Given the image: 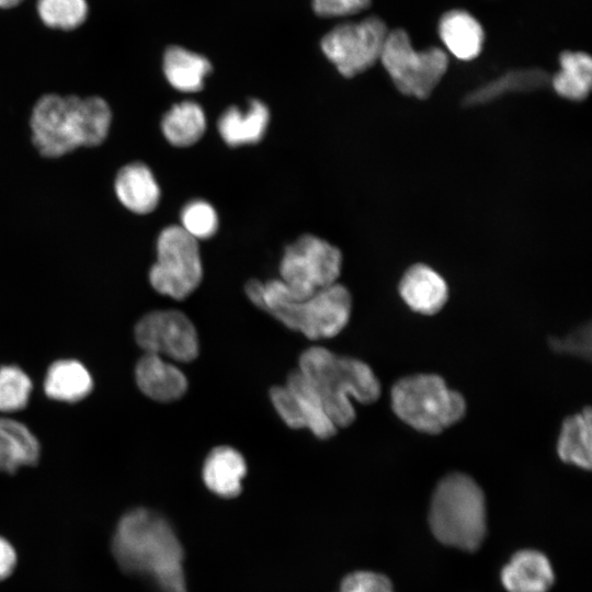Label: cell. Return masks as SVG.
Listing matches in <instances>:
<instances>
[{"label": "cell", "mask_w": 592, "mask_h": 592, "mask_svg": "<svg viewBox=\"0 0 592 592\" xmlns=\"http://www.w3.org/2000/svg\"><path fill=\"white\" fill-rule=\"evenodd\" d=\"M246 294L258 308L310 340L338 335L352 312L351 294L339 283L298 298L278 278L251 280L246 284Z\"/></svg>", "instance_id": "3"}, {"label": "cell", "mask_w": 592, "mask_h": 592, "mask_svg": "<svg viewBox=\"0 0 592 592\" xmlns=\"http://www.w3.org/2000/svg\"><path fill=\"white\" fill-rule=\"evenodd\" d=\"M554 581L548 558L533 549L515 553L501 571V582L508 592H547Z\"/></svg>", "instance_id": "16"}, {"label": "cell", "mask_w": 592, "mask_h": 592, "mask_svg": "<svg viewBox=\"0 0 592 592\" xmlns=\"http://www.w3.org/2000/svg\"><path fill=\"white\" fill-rule=\"evenodd\" d=\"M212 71L209 60L181 46H170L163 55V72L168 82L182 92H197Z\"/></svg>", "instance_id": "23"}, {"label": "cell", "mask_w": 592, "mask_h": 592, "mask_svg": "<svg viewBox=\"0 0 592 592\" xmlns=\"http://www.w3.org/2000/svg\"><path fill=\"white\" fill-rule=\"evenodd\" d=\"M339 592H394V588L386 576L362 570L345 576Z\"/></svg>", "instance_id": "30"}, {"label": "cell", "mask_w": 592, "mask_h": 592, "mask_svg": "<svg viewBox=\"0 0 592 592\" xmlns=\"http://www.w3.org/2000/svg\"><path fill=\"white\" fill-rule=\"evenodd\" d=\"M37 12L47 26L69 31L84 22L88 4L86 0H37Z\"/></svg>", "instance_id": "28"}, {"label": "cell", "mask_w": 592, "mask_h": 592, "mask_svg": "<svg viewBox=\"0 0 592 592\" xmlns=\"http://www.w3.org/2000/svg\"><path fill=\"white\" fill-rule=\"evenodd\" d=\"M112 111L101 96H41L33 106L32 143L46 158H59L80 147H95L109 136Z\"/></svg>", "instance_id": "2"}, {"label": "cell", "mask_w": 592, "mask_h": 592, "mask_svg": "<svg viewBox=\"0 0 592 592\" xmlns=\"http://www.w3.org/2000/svg\"><path fill=\"white\" fill-rule=\"evenodd\" d=\"M429 523L443 544L463 550H477L487 532L485 494L477 482L462 473H452L436 485Z\"/></svg>", "instance_id": "5"}, {"label": "cell", "mask_w": 592, "mask_h": 592, "mask_svg": "<svg viewBox=\"0 0 592 592\" xmlns=\"http://www.w3.org/2000/svg\"><path fill=\"white\" fill-rule=\"evenodd\" d=\"M380 60L402 94L421 100L431 95L448 67L444 50L437 47L415 50L402 29L388 31Z\"/></svg>", "instance_id": "7"}, {"label": "cell", "mask_w": 592, "mask_h": 592, "mask_svg": "<svg viewBox=\"0 0 592 592\" xmlns=\"http://www.w3.org/2000/svg\"><path fill=\"white\" fill-rule=\"evenodd\" d=\"M559 458L581 469L592 465V413L585 407L580 412L565 418L557 440Z\"/></svg>", "instance_id": "22"}, {"label": "cell", "mask_w": 592, "mask_h": 592, "mask_svg": "<svg viewBox=\"0 0 592 592\" xmlns=\"http://www.w3.org/2000/svg\"><path fill=\"white\" fill-rule=\"evenodd\" d=\"M41 457V444L24 423L0 418V473L13 475L23 466H34Z\"/></svg>", "instance_id": "19"}, {"label": "cell", "mask_w": 592, "mask_h": 592, "mask_svg": "<svg viewBox=\"0 0 592 592\" xmlns=\"http://www.w3.org/2000/svg\"><path fill=\"white\" fill-rule=\"evenodd\" d=\"M341 266L342 254L337 247L304 235L285 249L278 280L294 297H306L338 283Z\"/></svg>", "instance_id": "9"}, {"label": "cell", "mask_w": 592, "mask_h": 592, "mask_svg": "<svg viewBox=\"0 0 592 592\" xmlns=\"http://www.w3.org/2000/svg\"><path fill=\"white\" fill-rule=\"evenodd\" d=\"M270 399L291 429H308L319 440L337 434L338 429L326 413L318 394L298 369L288 374L284 386L270 389Z\"/></svg>", "instance_id": "12"}, {"label": "cell", "mask_w": 592, "mask_h": 592, "mask_svg": "<svg viewBox=\"0 0 592 592\" xmlns=\"http://www.w3.org/2000/svg\"><path fill=\"white\" fill-rule=\"evenodd\" d=\"M180 227L195 240L207 239L217 230V214L214 207L205 201L190 202L182 209Z\"/></svg>", "instance_id": "29"}, {"label": "cell", "mask_w": 592, "mask_h": 592, "mask_svg": "<svg viewBox=\"0 0 592 592\" xmlns=\"http://www.w3.org/2000/svg\"><path fill=\"white\" fill-rule=\"evenodd\" d=\"M16 565V553L13 546L0 536V581L10 577Z\"/></svg>", "instance_id": "33"}, {"label": "cell", "mask_w": 592, "mask_h": 592, "mask_svg": "<svg viewBox=\"0 0 592 592\" xmlns=\"http://www.w3.org/2000/svg\"><path fill=\"white\" fill-rule=\"evenodd\" d=\"M548 82L547 73L538 68L511 70L493 81L480 87L465 99L467 104L492 101L509 92L538 89Z\"/></svg>", "instance_id": "26"}, {"label": "cell", "mask_w": 592, "mask_h": 592, "mask_svg": "<svg viewBox=\"0 0 592 592\" xmlns=\"http://www.w3.org/2000/svg\"><path fill=\"white\" fill-rule=\"evenodd\" d=\"M399 294L405 304L414 312L432 316L437 314L448 298L445 280L425 264H414L402 275Z\"/></svg>", "instance_id": "14"}, {"label": "cell", "mask_w": 592, "mask_h": 592, "mask_svg": "<svg viewBox=\"0 0 592 592\" xmlns=\"http://www.w3.org/2000/svg\"><path fill=\"white\" fill-rule=\"evenodd\" d=\"M114 192L125 208L138 215L151 213L161 196L152 171L143 162L125 164L117 171Z\"/></svg>", "instance_id": "15"}, {"label": "cell", "mask_w": 592, "mask_h": 592, "mask_svg": "<svg viewBox=\"0 0 592 592\" xmlns=\"http://www.w3.org/2000/svg\"><path fill=\"white\" fill-rule=\"evenodd\" d=\"M93 385V377L82 362L60 358L48 366L43 389L52 400L76 403L91 394Z\"/></svg>", "instance_id": "18"}, {"label": "cell", "mask_w": 592, "mask_h": 592, "mask_svg": "<svg viewBox=\"0 0 592 592\" xmlns=\"http://www.w3.org/2000/svg\"><path fill=\"white\" fill-rule=\"evenodd\" d=\"M157 261L149 282L161 295L181 300L190 296L203 277L197 240L180 226L164 228L157 239Z\"/></svg>", "instance_id": "8"}, {"label": "cell", "mask_w": 592, "mask_h": 592, "mask_svg": "<svg viewBox=\"0 0 592 592\" xmlns=\"http://www.w3.org/2000/svg\"><path fill=\"white\" fill-rule=\"evenodd\" d=\"M134 334L136 343L145 353L182 363L198 356L196 328L180 310H153L144 315L137 321Z\"/></svg>", "instance_id": "11"}, {"label": "cell", "mask_w": 592, "mask_h": 592, "mask_svg": "<svg viewBox=\"0 0 592 592\" xmlns=\"http://www.w3.org/2000/svg\"><path fill=\"white\" fill-rule=\"evenodd\" d=\"M111 549L124 572L151 579L161 592H187L183 547L161 514L146 508L126 512L116 525Z\"/></svg>", "instance_id": "1"}, {"label": "cell", "mask_w": 592, "mask_h": 592, "mask_svg": "<svg viewBox=\"0 0 592 592\" xmlns=\"http://www.w3.org/2000/svg\"><path fill=\"white\" fill-rule=\"evenodd\" d=\"M23 0H0V8L7 9L18 5Z\"/></svg>", "instance_id": "34"}, {"label": "cell", "mask_w": 592, "mask_h": 592, "mask_svg": "<svg viewBox=\"0 0 592 592\" xmlns=\"http://www.w3.org/2000/svg\"><path fill=\"white\" fill-rule=\"evenodd\" d=\"M33 391V382L25 371L14 364L0 366V412L13 413L24 409Z\"/></svg>", "instance_id": "27"}, {"label": "cell", "mask_w": 592, "mask_h": 592, "mask_svg": "<svg viewBox=\"0 0 592 592\" xmlns=\"http://www.w3.org/2000/svg\"><path fill=\"white\" fill-rule=\"evenodd\" d=\"M371 0H312L315 13L321 18H339L367 9Z\"/></svg>", "instance_id": "32"}, {"label": "cell", "mask_w": 592, "mask_h": 592, "mask_svg": "<svg viewBox=\"0 0 592 592\" xmlns=\"http://www.w3.org/2000/svg\"><path fill=\"white\" fill-rule=\"evenodd\" d=\"M247 463L242 454L228 445L214 447L206 456L202 478L205 486L221 498H235L242 490Z\"/></svg>", "instance_id": "17"}, {"label": "cell", "mask_w": 592, "mask_h": 592, "mask_svg": "<svg viewBox=\"0 0 592 592\" xmlns=\"http://www.w3.org/2000/svg\"><path fill=\"white\" fill-rule=\"evenodd\" d=\"M270 119L269 109L259 100H252L246 111L238 107L226 110L218 121V132L229 146L258 143L265 134Z\"/></svg>", "instance_id": "21"}, {"label": "cell", "mask_w": 592, "mask_h": 592, "mask_svg": "<svg viewBox=\"0 0 592 592\" xmlns=\"http://www.w3.org/2000/svg\"><path fill=\"white\" fill-rule=\"evenodd\" d=\"M206 117L195 102L174 104L163 116L161 130L166 139L174 146L187 147L195 144L205 133Z\"/></svg>", "instance_id": "25"}, {"label": "cell", "mask_w": 592, "mask_h": 592, "mask_svg": "<svg viewBox=\"0 0 592 592\" xmlns=\"http://www.w3.org/2000/svg\"><path fill=\"white\" fill-rule=\"evenodd\" d=\"M560 71L553 79L554 90L572 101L584 100L592 84V59L583 52L566 50L559 56Z\"/></svg>", "instance_id": "24"}, {"label": "cell", "mask_w": 592, "mask_h": 592, "mask_svg": "<svg viewBox=\"0 0 592 592\" xmlns=\"http://www.w3.org/2000/svg\"><path fill=\"white\" fill-rule=\"evenodd\" d=\"M439 34L446 48L460 60L476 58L485 41L481 24L464 10L444 13L439 23Z\"/></svg>", "instance_id": "20"}, {"label": "cell", "mask_w": 592, "mask_h": 592, "mask_svg": "<svg viewBox=\"0 0 592 592\" xmlns=\"http://www.w3.org/2000/svg\"><path fill=\"white\" fill-rule=\"evenodd\" d=\"M135 380L139 390L159 402H172L187 391L184 373L164 357L144 353L135 366Z\"/></svg>", "instance_id": "13"}, {"label": "cell", "mask_w": 592, "mask_h": 592, "mask_svg": "<svg viewBox=\"0 0 592 592\" xmlns=\"http://www.w3.org/2000/svg\"><path fill=\"white\" fill-rule=\"evenodd\" d=\"M394 413L407 425L426 434H439L459 422L466 413L463 395L436 374H415L398 379L390 390Z\"/></svg>", "instance_id": "6"}, {"label": "cell", "mask_w": 592, "mask_h": 592, "mask_svg": "<svg viewBox=\"0 0 592 592\" xmlns=\"http://www.w3.org/2000/svg\"><path fill=\"white\" fill-rule=\"evenodd\" d=\"M387 34L378 16L341 23L322 37L321 50L342 76L351 78L380 59Z\"/></svg>", "instance_id": "10"}, {"label": "cell", "mask_w": 592, "mask_h": 592, "mask_svg": "<svg viewBox=\"0 0 592 592\" xmlns=\"http://www.w3.org/2000/svg\"><path fill=\"white\" fill-rule=\"evenodd\" d=\"M550 348L558 353H566L582 358L591 355V327L590 323L574 329L563 338L549 340Z\"/></svg>", "instance_id": "31"}, {"label": "cell", "mask_w": 592, "mask_h": 592, "mask_svg": "<svg viewBox=\"0 0 592 592\" xmlns=\"http://www.w3.org/2000/svg\"><path fill=\"white\" fill-rule=\"evenodd\" d=\"M297 369L314 387L338 430L351 425L356 418L351 399L369 405L380 396L379 379L369 365L322 346L305 350Z\"/></svg>", "instance_id": "4"}]
</instances>
